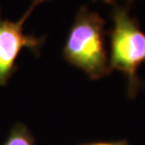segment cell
Returning <instances> with one entry per match:
<instances>
[{"label": "cell", "mask_w": 145, "mask_h": 145, "mask_svg": "<svg viewBox=\"0 0 145 145\" xmlns=\"http://www.w3.org/2000/svg\"><path fill=\"white\" fill-rule=\"evenodd\" d=\"M81 145H129L126 140H117V141H100V142L85 143Z\"/></svg>", "instance_id": "5"}, {"label": "cell", "mask_w": 145, "mask_h": 145, "mask_svg": "<svg viewBox=\"0 0 145 145\" xmlns=\"http://www.w3.org/2000/svg\"><path fill=\"white\" fill-rule=\"evenodd\" d=\"M112 6L113 26L109 31V66L111 70H118L124 75L128 97H135L142 86L138 71L145 64V33L127 8L118 4Z\"/></svg>", "instance_id": "2"}, {"label": "cell", "mask_w": 145, "mask_h": 145, "mask_svg": "<svg viewBox=\"0 0 145 145\" xmlns=\"http://www.w3.org/2000/svg\"><path fill=\"white\" fill-rule=\"evenodd\" d=\"M3 145H35L33 136L24 124L18 123L11 129Z\"/></svg>", "instance_id": "4"}, {"label": "cell", "mask_w": 145, "mask_h": 145, "mask_svg": "<svg viewBox=\"0 0 145 145\" xmlns=\"http://www.w3.org/2000/svg\"><path fill=\"white\" fill-rule=\"evenodd\" d=\"M93 1H97V0H93Z\"/></svg>", "instance_id": "7"}, {"label": "cell", "mask_w": 145, "mask_h": 145, "mask_svg": "<svg viewBox=\"0 0 145 145\" xmlns=\"http://www.w3.org/2000/svg\"><path fill=\"white\" fill-rule=\"evenodd\" d=\"M49 0H32L31 5L24 15L16 22L3 19L0 8V86L8 83L16 70V59L20 52L26 48L39 55L44 37L24 35V24L33 10L42 3Z\"/></svg>", "instance_id": "3"}, {"label": "cell", "mask_w": 145, "mask_h": 145, "mask_svg": "<svg viewBox=\"0 0 145 145\" xmlns=\"http://www.w3.org/2000/svg\"><path fill=\"white\" fill-rule=\"evenodd\" d=\"M119 1H124L126 3H131L133 0H104V2L107 3V4H118Z\"/></svg>", "instance_id": "6"}, {"label": "cell", "mask_w": 145, "mask_h": 145, "mask_svg": "<svg viewBox=\"0 0 145 145\" xmlns=\"http://www.w3.org/2000/svg\"><path fill=\"white\" fill-rule=\"evenodd\" d=\"M105 24L100 14L83 6L75 15L63 47L64 59L91 80L102 79L111 72Z\"/></svg>", "instance_id": "1"}]
</instances>
